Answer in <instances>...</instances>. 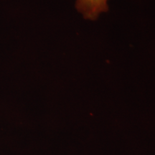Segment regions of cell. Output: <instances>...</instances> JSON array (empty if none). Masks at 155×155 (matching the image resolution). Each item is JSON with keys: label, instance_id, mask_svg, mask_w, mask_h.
<instances>
[{"label": "cell", "instance_id": "cell-1", "mask_svg": "<svg viewBox=\"0 0 155 155\" xmlns=\"http://www.w3.org/2000/svg\"><path fill=\"white\" fill-rule=\"evenodd\" d=\"M108 0H76L75 8L86 19L95 21L108 10Z\"/></svg>", "mask_w": 155, "mask_h": 155}]
</instances>
